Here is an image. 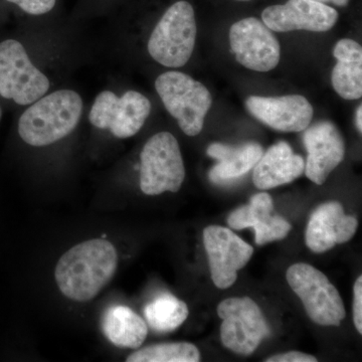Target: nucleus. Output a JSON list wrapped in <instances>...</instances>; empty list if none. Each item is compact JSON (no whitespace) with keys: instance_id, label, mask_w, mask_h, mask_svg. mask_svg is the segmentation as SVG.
<instances>
[{"instance_id":"obj_5","label":"nucleus","mask_w":362,"mask_h":362,"mask_svg":"<svg viewBox=\"0 0 362 362\" xmlns=\"http://www.w3.org/2000/svg\"><path fill=\"white\" fill-rule=\"evenodd\" d=\"M140 188L143 194L177 192L185 178L182 156L175 136L160 132L145 143L140 154Z\"/></svg>"},{"instance_id":"obj_17","label":"nucleus","mask_w":362,"mask_h":362,"mask_svg":"<svg viewBox=\"0 0 362 362\" xmlns=\"http://www.w3.org/2000/svg\"><path fill=\"white\" fill-rule=\"evenodd\" d=\"M206 153L218 160L209 171V180L214 185L230 187L255 168L263 156V148L256 142L243 143L237 146L213 143Z\"/></svg>"},{"instance_id":"obj_9","label":"nucleus","mask_w":362,"mask_h":362,"mask_svg":"<svg viewBox=\"0 0 362 362\" xmlns=\"http://www.w3.org/2000/svg\"><path fill=\"white\" fill-rule=\"evenodd\" d=\"M151 103L144 95L128 90L119 98L111 90L98 95L89 114L90 123L99 129H109L119 139L139 132L148 118Z\"/></svg>"},{"instance_id":"obj_20","label":"nucleus","mask_w":362,"mask_h":362,"mask_svg":"<svg viewBox=\"0 0 362 362\" xmlns=\"http://www.w3.org/2000/svg\"><path fill=\"white\" fill-rule=\"evenodd\" d=\"M102 328L107 339L119 349H138L148 334L144 319L127 306H113L105 312Z\"/></svg>"},{"instance_id":"obj_19","label":"nucleus","mask_w":362,"mask_h":362,"mask_svg":"<svg viewBox=\"0 0 362 362\" xmlns=\"http://www.w3.org/2000/svg\"><path fill=\"white\" fill-rule=\"evenodd\" d=\"M337 64L333 68L332 86L345 100L361 99L362 96V47L356 40L343 39L333 49Z\"/></svg>"},{"instance_id":"obj_26","label":"nucleus","mask_w":362,"mask_h":362,"mask_svg":"<svg viewBox=\"0 0 362 362\" xmlns=\"http://www.w3.org/2000/svg\"><path fill=\"white\" fill-rule=\"evenodd\" d=\"M313 1L321 2V4H332L337 6H346L350 0H313Z\"/></svg>"},{"instance_id":"obj_23","label":"nucleus","mask_w":362,"mask_h":362,"mask_svg":"<svg viewBox=\"0 0 362 362\" xmlns=\"http://www.w3.org/2000/svg\"><path fill=\"white\" fill-rule=\"evenodd\" d=\"M6 1L20 6L26 13L42 16V14L49 13L54 8L57 0H6Z\"/></svg>"},{"instance_id":"obj_11","label":"nucleus","mask_w":362,"mask_h":362,"mask_svg":"<svg viewBox=\"0 0 362 362\" xmlns=\"http://www.w3.org/2000/svg\"><path fill=\"white\" fill-rule=\"evenodd\" d=\"M204 244L209 257L211 279L216 287L235 284L238 272L251 259L254 249L230 228L209 226L204 230Z\"/></svg>"},{"instance_id":"obj_15","label":"nucleus","mask_w":362,"mask_h":362,"mask_svg":"<svg viewBox=\"0 0 362 362\" xmlns=\"http://www.w3.org/2000/svg\"><path fill=\"white\" fill-rule=\"evenodd\" d=\"M358 221L344 213L342 204L329 202L312 213L306 230V245L312 252L321 254L337 245L349 242L356 235Z\"/></svg>"},{"instance_id":"obj_8","label":"nucleus","mask_w":362,"mask_h":362,"mask_svg":"<svg viewBox=\"0 0 362 362\" xmlns=\"http://www.w3.org/2000/svg\"><path fill=\"white\" fill-rule=\"evenodd\" d=\"M223 322L221 339L226 349L240 356H251L262 340L270 334L261 309L249 297L228 298L218 306Z\"/></svg>"},{"instance_id":"obj_7","label":"nucleus","mask_w":362,"mask_h":362,"mask_svg":"<svg viewBox=\"0 0 362 362\" xmlns=\"http://www.w3.org/2000/svg\"><path fill=\"white\" fill-rule=\"evenodd\" d=\"M49 81L37 68L18 40L0 42V95L26 106L44 97Z\"/></svg>"},{"instance_id":"obj_12","label":"nucleus","mask_w":362,"mask_h":362,"mask_svg":"<svg viewBox=\"0 0 362 362\" xmlns=\"http://www.w3.org/2000/svg\"><path fill=\"white\" fill-rule=\"evenodd\" d=\"M338 18L339 14L334 8L313 0H289L285 4L267 7L262 13L263 23L277 33L328 32Z\"/></svg>"},{"instance_id":"obj_14","label":"nucleus","mask_w":362,"mask_h":362,"mask_svg":"<svg viewBox=\"0 0 362 362\" xmlns=\"http://www.w3.org/2000/svg\"><path fill=\"white\" fill-rule=\"evenodd\" d=\"M247 111L272 129L280 132H301L310 125L313 108L300 95L282 97L247 98Z\"/></svg>"},{"instance_id":"obj_4","label":"nucleus","mask_w":362,"mask_h":362,"mask_svg":"<svg viewBox=\"0 0 362 362\" xmlns=\"http://www.w3.org/2000/svg\"><path fill=\"white\" fill-rule=\"evenodd\" d=\"M197 39L194 7L187 1L175 2L157 23L148 42V52L157 63L181 68L189 61Z\"/></svg>"},{"instance_id":"obj_24","label":"nucleus","mask_w":362,"mask_h":362,"mask_svg":"<svg viewBox=\"0 0 362 362\" xmlns=\"http://www.w3.org/2000/svg\"><path fill=\"white\" fill-rule=\"evenodd\" d=\"M354 321L356 330L362 333V277L356 279L354 287Z\"/></svg>"},{"instance_id":"obj_18","label":"nucleus","mask_w":362,"mask_h":362,"mask_svg":"<svg viewBox=\"0 0 362 362\" xmlns=\"http://www.w3.org/2000/svg\"><path fill=\"white\" fill-rule=\"evenodd\" d=\"M305 162L301 156L293 153L287 142L274 144L257 162L252 181L259 189H272L292 182L304 173Z\"/></svg>"},{"instance_id":"obj_3","label":"nucleus","mask_w":362,"mask_h":362,"mask_svg":"<svg viewBox=\"0 0 362 362\" xmlns=\"http://www.w3.org/2000/svg\"><path fill=\"white\" fill-rule=\"evenodd\" d=\"M156 89L180 129L188 136L199 135L213 105V97L206 86L187 74L166 71L156 78Z\"/></svg>"},{"instance_id":"obj_29","label":"nucleus","mask_w":362,"mask_h":362,"mask_svg":"<svg viewBox=\"0 0 362 362\" xmlns=\"http://www.w3.org/2000/svg\"><path fill=\"white\" fill-rule=\"evenodd\" d=\"M237 1H250V0H237Z\"/></svg>"},{"instance_id":"obj_21","label":"nucleus","mask_w":362,"mask_h":362,"mask_svg":"<svg viewBox=\"0 0 362 362\" xmlns=\"http://www.w3.org/2000/svg\"><path fill=\"white\" fill-rule=\"evenodd\" d=\"M188 314L187 305L170 294L157 297L144 309L147 324L157 333H169L177 329L187 320Z\"/></svg>"},{"instance_id":"obj_10","label":"nucleus","mask_w":362,"mask_h":362,"mask_svg":"<svg viewBox=\"0 0 362 362\" xmlns=\"http://www.w3.org/2000/svg\"><path fill=\"white\" fill-rule=\"evenodd\" d=\"M230 44L235 59L250 70L270 71L280 62V44L273 30L256 18L233 23Z\"/></svg>"},{"instance_id":"obj_22","label":"nucleus","mask_w":362,"mask_h":362,"mask_svg":"<svg viewBox=\"0 0 362 362\" xmlns=\"http://www.w3.org/2000/svg\"><path fill=\"white\" fill-rule=\"evenodd\" d=\"M201 354L195 345L188 342L161 343L136 350L127 362H199Z\"/></svg>"},{"instance_id":"obj_2","label":"nucleus","mask_w":362,"mask_h":362,"mask_svg":"<svg viewBox=\"0 0 362 362\" xmlns=\"http://www.w3.org/2000/svg\"><path fill=\"white\" fill-rule=\"evenodd\" d=\"M82 98L73 90H59L42 97L26 109L18 134L26 144L47 146L70 135L80 121Z\"/></svg>"},{"instance_id":"obj_25","label":"nucleus","mask_w":362,"mask_h":362,"mask_svg":"<svg viewBox=\"0 0 362 362\" xmlns=\"http://www.w3.org/2000/svg\"><path fill=\"white\" fill-rule=\"evenodd\" d=\"M266 362H316V357L300 351H290L267 358Z\"/></svg>"},{"instance_id":"obj_27","label":"nucleus","mask_w":362,"mask_h":362,"mask_svg":"<svg viewBox=\"0 0 362 362\" xmlns=\"http://www.w3.org/2000/svg\"><path fill=\"white\" fill-rule=\"evenodd\" d=\"M361 118H362V106L358 107V109H357L356 111V127L357 129H358L359 133L362 132V122H361Z\"/></svg>"},{"instance_id":"obj_16","label":"nucleus","mask_w":362,"mask_h":362,"mask_svg":"<svg viewBox=\"0 0 362 362\" xmlns=\"http://www.w3.org/2000/svg\"><path fill=\"white\" fill-rule=\"evenodd\" d=\"M270 194L261 192L252 197L247 206H240L230 214L228 223L233 230L252 228L258 246L274 240L285 239L292 226L281 216H274Z\"/></svg>"},{"instance_id":"obj_6","label":"nucleus","mask_w":362,"mask_h":362,"mask_svg":"<svg viewBox=\"0 0 362 362\" xmlns=\"http://www.w3.org/2000/svg\"><path fill=\"white\" fill-rule=\"evenodd\" d=\"M286 279L313 322L339 326L344 320L346 312L339 292L322 272L308 264L297 263L288 269Z\"/></svg>"},{"instance_id":"obj_28","label":"nucleus","mask_w":362,"mask_h":362,"mask_svg":"<svg viewBox=\"0 0 362 362\" xmlns=\"http://www.w3.org/2000/svg\"><path fill=\"white\" fill-rule=\"evenodd\" d=\"M2 111L1 108H0V120H1Z\"/></svg>"},{"instance_id":"obj_13","label":"nucleus","mask_w":362,"mask_h":362,"mask_svg":"<svg viewBox=\"0 0 362 362\" xmlns=\"http://www.w3.org/2000/svg\"><path fill=\"white\" fill-rule=\"evenodd\" d=\"M304 131L303 141L308 152L305 175L321 185L344 159V140L337 126L329 121H321Z\"/></svg>"},{"instance_id":"obj_1","label":"nucleus","mask_w":362,"mask_h":362,"mask_svg":"<svg viewBox=\"0 0 362 362\" xmlns=\"http://www.w3.org/2000/svg\"><path fill=\"white\" fill-rule=\"evenodd\" d=\"M118 266V254L108 240L94 239L76 245L57 264L54 277L69 299L88 302L110 283Z\"/></svg>"}]
</instances>
